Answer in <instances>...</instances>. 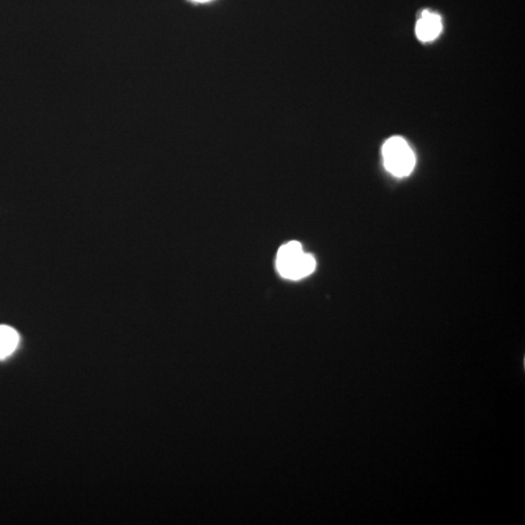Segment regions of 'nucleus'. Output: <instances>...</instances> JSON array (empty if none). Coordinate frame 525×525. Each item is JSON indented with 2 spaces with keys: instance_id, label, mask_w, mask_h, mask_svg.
<instances>
[{
  "instance_id": "20e7f679",
  "label": "nucleus",
  "mask_w": 525,
  "mask_h": 525,
  "mask_svg": "<svg viewBox=\"0 0 525 525\" xmlns=\"http://www.w3.org/2000/svg\"><path fill=\"white\" fill-rule=\"evenodd\" d=\"M19 344V334L11 327L0 325V358L9 356Z\"/></svg>"
},
{
  "instance_id": "39448f33",
  "label": "nucleus",
  "mask_w": 525,
  "mask_h": 525,
  "mask_svg": "<svg viewBox=\"0 0 525 525\" xmlns=\"http://www.w3.org/2000/svg\"><path fill=\"white\" fill-rule=\"evenodd\" d=\"M194 1H197V2H207V1H210V0H194Z\"/></svg>"
},
{
  "instance_id": "7ed1b4c3",
  "label": "nucleus",
  "mask_w": 525,
  "mask_h": 525,
  "mask_svg": "<svg viewBox=\"0 0 525 525\" xmlns=\"http://www.w3.org/2000/svg\"><path fill=\"white\" fill-rule=\"evenodd\" d=\"M442 30V20L439 15L424 11L416 24V33L422 42H430L436 40Z\"/></svg>"
},
{
  "instance_id": "f03ea898",
  "label": "nucleus",
  "mask_w": 525,
  "mask_h": 525,
  "mask_svg": "<svg viewBox=\"0 0 525 525\" xmlns=\"http://www.w3.org/2000/svg\"><path fill=\"white\" fill-rule=\"evenodd\" d=\"M382 152L385 169L394 176H408L414 171L416 157L403 138L393 136L386 140Z\"/></svg>"
},
{
  "instance_id": "f257e3e1",
  "label": "nucleus",
  "mask_w": 525,
  "mask_h": 525,
  "mask_svg": "<svg viewBox=\"0 0 525 525\" xmlns=\"http://www.w3.org/2000/svg\"><path fill=\"white\" fill-rule=\"evenodd\" d=\"M316 267L313 255L305 253L302 244L290 241L277 252V269L284 279L298 280L313 274Z\"/></svg>"
}]
</instances>
